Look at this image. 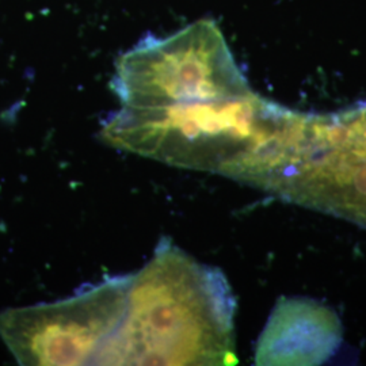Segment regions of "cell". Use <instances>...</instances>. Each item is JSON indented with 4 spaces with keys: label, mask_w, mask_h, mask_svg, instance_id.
<instances>
[{
    "label": "cell",
    "mask_w": 366,
    "mask_h": 366,
    "mask_svg": "<svg viewBox=\"0 0 366 366\" xmlns=\"http://www.w3.org/2000/svg\"><path fill=\"white\" fill-rule=\"evenodd\" d=\"M236 301L225 275L162 237L132 274L125 314L94 365H235Z\"/></svg>",
    "instance_id": "6da1fadb"
},
{
    "label": "cell",
    "mask_w": 366,
    "mask_h": 366,
    "mask_svg": "<svg viewBox=\"0 0 366 366\" xmlns=\"http://www.w3.org/2000/svg\"><path fill=\"white\" fill-rule=\"evenodd\" d=\"M132 274L116 275L48 304L0 314V338L21 365L92 364L117 330L127 308Z\"/></svg>",
    "instance_id": "277c9868"
},
{
    "label": "cell",
    "mask_w": 366,
    "mask_h": 366,
    "mask_svg": "<svg viewBox=\"0 0 366 366\" xmlns=\"http://www.w3.org/2000/svg\"><path fill=\"white\" fill-rule=\"evenodd\" d=\"M293 112L249 92L184 105L125 107L101 129L106 144L174 167L249 183L281 145Z\"/></svg>",
    "instance_id": "7a4b0ae2"
},
{
    "label": "cell",
    "mask_w": 366,
    "mask_h": 366,
    "mask_svg": "<svg viewBox=\"0 0 366 366\" xmlns=\"http://www.w3.org/2000/svg\"><path fill=\"white\" fill-rule=\"evenodd\" d=\"M112 89L122 106L136 109L220 101L251 92L213 21L139 42L118 57Z\"/></svg>",
    "instance_id": "3957f363"
},
{
    "label": "cell",
    "mask_w": 366,
    "mask_h": 366,
    "mask_svg": "<svg viewBox=\"0 0 366 366\" xmlns=\"http://www.w3.org/2000/svg\"><path fill=\"white\" fill-rule=\"evenodd\" d=\"M343 328L337 314L322 302L281 297L255 349V364L315 366L340 346Z\"/></svg>",
    "instance_id": "5b68a950"
}]
</instances>
